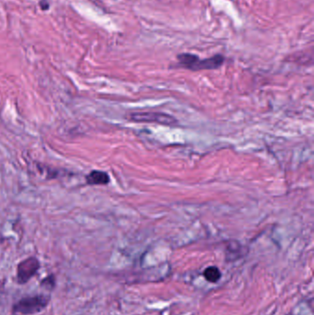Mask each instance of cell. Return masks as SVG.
I'll return each instance as SVG.
<instances>
[{
    "instance_id": "cell-7",
    "label": "cell",
    "mask_w": 314,
    "mask_h": 315,
    "mask_svg": "<svg viewBox=\"0 0 314 315\" xmlns=\"http://www.w3.org/2000/svg\"><path fill=\"white\" fill-rule=\"evenodd\" d=\"M40 285L49 290H52L55 286V277L53 275H49L47 277L43 278L40 282Z\"/></svg>"
},
{
    "instance_id": "cell-3",
    "label": "cell",
    "mask_w": 314,
    "mask_h": 315,
    "mask_svg": "<svg viewBox=\"0 0 314 315\" xmlns=\"http://www.w3.org/2000/svg\"><path fill=\"white\" fill-rule=\"evenodd\" d=\"M128 119L139 123H154L172 127L177 124V120L171 115L160 112H138L129 114Z\"/></svg>"
},
{
    "instance_id": "cell-5",
    "label": "cell",
    "mask_w": 314,
    "mask_h": 315,
    "mask_svg": "<svg viewBox=\"0 0 314 315\" xmlns=\"http://www.w3.org/2000/svg\"><path fill=\"white\" fill-rule=\"evenodd\" d=\"M86 182L90 185H105L110 182V176L105 171L95 170L86 176Z\"/></svg>"
},
{
    "instance_id": "cell-2",
    "label": "cell",
    "mask_w": 314,
    "mask_h": 315,
    "mask_svg": "<svg viewBox=\"0 0 314 315\" xmlns=\"http://www.w3.org/2000/svg\"><path fill=\"white\" fill-rule=\"evenodd\" d=\"M177 58L181 67L194 71L216 70L222 66L225 60L223 55L221 54H217L210 58L201 60L197 55L192 53H181Z\"/></svg>"
},
{
    "instance_id": "cell-4",
    "label": "cell",
    "mask_w": 314,
    "mask_h": 315,
    "mask_svg": "<svg viewBox=\"0 0 314 315\" xmlns=\"http://www.w3.org/2000/svg\"><path fill=\"white\" fill-rule=\"evenodd\" d=\"M41 267L36 257H30L22 260L17 266V282L20 285L26 284L32 279Z\"/></svg>"
},
{
    "instance_id": "cell-1",
    "label": "cell",
    "mask_w": 314,
    "mask_h": 315,
    "mask_svg": "<svg viewBox=\"0 0 314 315\" xmlns=\"http://www.w3.org/2000/svg\"><path fill=\"white\" fill-rule=\"evenodd\" d=\"M50 297L46 295H33L26 296L19 299L12 306L13 313L22 315H32L39 313L48 306Z\"/></svg>"
},
{
    "instance_id": "cell-6",
    "label": "cell",
    "mask_w": 314,
    "mask_h": 315,
    "mask_svg": "<svg viewBox=\"0 0 314 315\" xmlns=\"http://www.w3.org/2000/svg\"><path fill=\"white\" fill-rule=\"evenodd\" d=\"M204 278L210 283H217L221 278V272L217 267H208L203 273Z\"/></svg>"
}]
</instances>
